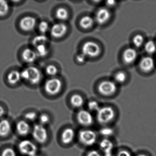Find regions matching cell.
I'll return each mask as SVG.
<instances>
[{"instance_id":"obj_1","label":"cell","mask_w":156,"mask_h":156,"mask_svg":"<svg viewBox=\"0 0 156 156\" xmlns=\"http://www.w3.org/2000/svg\"><path fill=\"white\" fill-rule=\"evenodd\" d=\"M22 79L31 84H39L42 80L41 72L39 68L33 66H28L21 71Z\"/></svg>"},{"instance_id":"obj_2","label":"cell","mask_w":156,"mask_h":156,"mask_svg":"<svg viewBox=\"0 0 156 156\" xmlns=\"http://www.w3.org/2000/svg\"><path fill=\"white\" fill-rule=\"evenodd\" d=\"M96 116L98 121L100 124H108L115 118V111L111 107H102L97 112Z\"/></svg>"},{"instance_id":"obj_3","label":"cell","mask_w":156,"mask_h":156,"mask_svg":"<svg viewBox=\"0 0 156 156\" xmlns=\"http://www.w3.org/2000/svg\"><path fill=\"white\" fill-rule=\"evenodd\" d=\"M62 87V81L57 77H51L46 80L44 85V89L48 94L56 95L61 91Z\"/></svg>"},{"instance_id":"obj_4","label":"cell","mask_w":156,"mask_h":156,"mask_svg":"<svg viewBox=\"0 0 156 156\" xmlns=\"http://www.w3.org/2000/svg\"><path fill=\"white\" fill-rule=\"evenodd\" d=\"M78 138L81 144L90 147L96 142L97 135L94 130L90 129H83L79 131Z\"/></svg>"},{"instance_id":"obj_5","label":"cell","mask_w":156,"mask_h":156,"mask_svg":"<svg viewBox=\"0 0 156 156\" xmlns=\"http://www.w3.org/2000/svg\"><path fill=\"white\" fill-rule=\"evenodd\" d=\"M20 152L27 156H34L37 154V146L34 142L28 140H24L21 141L19 144Z\"/></svg>"},{"instance_id":"obj_6","label":"cell","mask_w":156,"mask_h":156,"mask_svg":"<svg viewBox=\"0 0 156 156\" xmlns=\"http://www.w3.org/2000/svg\"><path fill=\"white\" fill-rule=\"evenodd\" d=\"M33 136L35 140L40 143H44L48 139V132L44 126L41 124L35 125L33 129Z\"/></svg>"},{"instance_id":"obj_7","label":"cell","mask_w":156,"mask_h":156,"mask_svg":"<svg viewBox=\"0 0 156 156\" xmlns=\"http://www.w3.org/2000/svg\"><path fill=\"white\" fill-rule=\"evenodd\" d=\"M100 49L98 44L93 42L85 43L82 48V53L87 57H95L100 53Z\"/></svg>"},{"instance_id":"obj_8","label":"cell","mask_w":156,"mask_h":156,"mask_svg":"<svg viewBox=\"0 0 156 156\" xmlns=\"http://www.w3.org/2000/svg\"><path fill=\"white\" fill-rule=\"evenodd\" d=\"M76 118L78 123L84 126H91L94 122V117L88 110H80L77 113Z\"/></svg>"},{"instance_id":"obj_9","label":"cell","mask_w":156,"mask_h":156,"mask_svg":"<svg viewBox=\"0 0 156 156\" xmlns=\"http://www.w3.org/2000/svg\"><path fill=\"white\" fill-rule=\"evenodd\" d=\"M116 90V85L112 81H104L100 83L98 86V91L103 95H111L114 94Z\"/></svg>"},{"instance_id":"obj_10","label":"cell","mask_w":156,"mask_h":156,"mask_svg":"<svg viewBox=\"0 0 156 156\" xmlns=\"http://www.w3.org/2000/svg\"><path fill=\"white\" fill-rule=\"evenodd\" d=\"M37 25V20L32 16H26L21 20L20 27L23 30L26 32L32 31Z\"/></svg>"},{"instance_id":"obj_11","label":"cell","mask_w":156,"mask_h":156,"mask_svg":"<svg viewBox=\"0 0 156 156\" xmlns=\"http://www.w3.org/2000/svg\"><path fill=\"white\" fill-rule=\"evenodd\" d=\"M67 26L62 23H57L51 26L50 29L51 34L55 38H61L66 34Z\"/></svg>"},{"instance_id":"obj_12","label":"cell","mask_w":156,"mask_h":156,"mask_svg":"<svg viewBox=\"0 0 156 156\" xmlns=\"http://www.w3.org/2000/svg\"><path fill=\"white\" fill-rule=\"evenodd\" d=\"M22 59L26 63H33L37 60L38 56L35 50L30 48H26L23 51Z\"/></svg>"},{"instance_id":"obj_13","label":"cell","mask_w":156,"mask_h":156,"mask_svg":"<svg viewBox=\"0 0 156 156\" xmlns=\"http://www.w3.org/2000/svg\"><path fill=\"white\" fill-rule=\"evenodd\" d=\"M110 12L106 8L100 9L97 12L95 20L99 24L105 23L110 19Z\"/></svg>"},{"instance_id":"obj_14","label":"cell","mask_w":156,"mask_h":156,"mask_svg":"<svg viewBox=\"0 0 156 156\" xmlns=\"http://www.w3.org/2000/svg\"><path fill=\"white\" fill-rule=\"evenodd\" d=\"M155 63L151 57H145L142 58L140 62V69L145 72H149L154 68Z\"/></svg>"},{"instance_id":"obj_15","label":"cell","mask_w":156,"mask_h":156,"mask_svg":"<svg viewBox=\"0 0 156 156\" xmlns=\"http://www.w3.org/2000/svg\"><path fill=\"white\" fill-rule=\"evenodd\" d=\"M75 136L74 130L71 128H67L63 131L62 134V141L64 144H69L73 142Z\"/></svg>"},{"instance_id":"obj_16","label":"cell","mask_w":156,"mask_h":156,"mask_svg":"<svg viewBox=\"0 0 156 156\" xmlns=\"http://www.w3.org/2000/svg\"><path fill=\"white\" fill-rule=\"evenodd\" d=\"M137 56V53L135 49L133 48H128L125 50L123 53V60L126 63H132L136 60Z\"/></svg>"},{"instance_id":"obj_17","label":"cell","mask_w":156,"mask_h":156,"mask_svg":"<svg viewBox=\"0 0 156 156\" xmlns=\"http://www.w3.org/2000/svg\"><path fill=\"white\" fill-rule=\"evenodd\" d=\"M17 132L22 136H26L29 134L30 127L29 123L25 120H21L17 123L16 126Z\"/></svg>"},{"instance_id":"obj_18","label":"cell","mask_w":156,"mask_h":156,"mask_svg":"<svg viewBox=\"0 0 156 156\" xmlns=\"http://www.w3.org/2000/svg\"><path fill=\"white\" fill-rule=\"evenodd\" d=\"M22 80L21 72L17 70H13L10 72L7 75V81L11 85H16Z\"/></svg>"},{"instance_id":"obj_19","label":"cell","mask_w":156,"mask_h":156,"mask_svg":"<svg viewBox=\"0 0 156 156\" xmlns=\"http://www.w3.org/2000/svg\"><path fill=\"white\" fill-rule=\"evenodd\" d=\"M11 125L7 119H2L0 121V136H7L10 133Z\"/></svg>"},{"instance_id":"obj_20","label":"cell","mask_w":156,"mask_h":156,"mask_svg":"<svg viewBox=\"0 0 156 156\" xmlns=\"http://www.w3.org/2000/svg\"><path fill=\"white\" fill-rule=\"evenodd\" d=\"M99 147L104 153H109L112 152L114 144L109 140L105 139L100 142Z\"/></svg>"},{"instance_id":"obj_21","label":"cell","mask_w":156,"mask_h":156,"mask_svg":"<svg viewBox=\"0 0 156 156\" xmlns=\"http://www.w3.org/2000/svg\"><path fill=\"white\" fill-rule=\"evenodd\" d=\"M34 47V50L36 51L38 57H45L49 54L50 50L46 44H39Z\"/></svg>"},{"instance_id":"obj_22","label":"cell","mask_w":156,"mask_h":156,"mask_svg":"<svg viewBox=\"0 0 156 156\" xmlns=\"http://www.w3.org/2000/svg\"><path fill=\"white\" fill-rule=\"evenodd\" d=\"M55 17L61 21H65L69 18V12L66 9L64 8H60L55 12Z\"/></svg>"},{"instance_id":"obj_23","label":"cell","mask_w":156,"mask_h":156,"mask_svg":"<svg viewBox=\"0 0 156 156\" xmlns=\"http://www.w3.org/2000/svg\"><path fill=\"white\" fill-rule=\"evenodd\" d=\"M48 41L49 39L45 34H41L34 37L32 41V43L33 45L35 47L39 44H47Z\"/></svg>"},{"instance_id":"obj_24","label":"cell","mask_w":156,"mask_h":156,"mask_svg":"<svg viewBox=\"0 0 156 156\" xmlns=\"http://www.w3.org/2000/svg\"><path fill=\"white\" fill-rule=\"evenodd\" d=\"M70 101L72 105L75 107H81L84 104L83 99L81 96L78 94H75L72 96Z\"/></svg>"},{"instance_id":"obj_25","label":"cell","mask_w":156,"mask_h":156,"mask_svg":"<svg viewBox=\"0 0 156 156\" xmlns=\"http://www.w3.org/2000/svg\"><path fill=\"white\" fill-rule=\"evenodd\" d=\"M94 23V20L90 16H85L81 19L80 24L82 28L85 29H89Z\"/></svg>"},{"instance_id":"obj_26","label":"cell","mask_w":156,"mask_h":156,"mask_svg":"<svg viewBox=\"0 0 156 156\" xmlns=\"http://www.w3.org/2000/svg\"><path fill=\"white\" fill-rule=\"evenodd\" d=\"M10 10V5L6 1L0 0V16H6Z\"/></svg>"},{"instance_id":"obj_27","label":"cell","mask_w":156,"mask_h":156,"mask_svg":"<svg viewBox=\"0 0 156 156\" xmlns=\"http://www.w3.org/2000/svg\"><path fill=\"white\" fill-rule=\"evenodd\" d=\"M45 73L51 78L55 77L58 74V68L53 65H49L45 68Z\"/></svg>"},{"instance_id":"obj_28","label":"cell","mask_w":156,"mask_h":156,"mask_svg":"<svg viewBox=\"0 0 156 156\" xmlns=\"http://www.w3.org/2000/svg\"><path fill=\"white\" fill-rule=\"evenodd\" d=\"M38 28L41 34H45L48 32L50 31L51 29L50 24L45 21H41L38 24Z\"/></svg>"},{"instance_id":"obj_29","label":"cell","mask_w":156,"mask_h":156,"mask_svg":"<svg viewBox=\"0 0 156 156\" xmlns=\"http://www.w3.org/2000/svg\"><path fill=\"white\" fill-rule=\"evenodd\" d=\"M145 50L147 53L153 54L156 52V44L153 41H148L145 44Z\"/></svg>"},{"instance_id":"obj_30","label":"cell","mask_w":156,"mask_h":156,"mask_svg":"<svg viewBox=\"0 0 156 156\" xmlns=\"http://www.w3.org/2000/svg\"><path fill=\"white\" fill-rule=\"evenodd\" d=\"M144 39L141 35L138 34L136 35L133 39L134 45L136 47H140L143 44Z\"/></svg>"},{"instance_id":"obj_31","label":"cell","mask_w":156,"mask_h":156,"mask_svg":"<svg viewBox=\"0 0 156 156\" xmlns=\"http://www.w3.org/2000/svg\"><path fill=\"white\" fill-rule=\"evenodd\" d=\"M88 107L89 110L92 111L97 112L100 108L99 104L97 101H91L88 103Z\"/></svg>"},{"instance_id":"obj_32","label":"cell","mask_w":156,"mask_h":156,"mask_svg":"<svg viewBox=\"0 0 156 156\" xmlns=\"http://www.w3.org/2000/svg\"><path fill=\"white\" fill-rule=\"evenodd\" d=\"M126 79V75L124 73L120 72L115 76V80L117 83H121L125 82Z\"/></svg>"},{"instance_id":"obj_33","label":"cell","mask_w":156,"mask_h":156,"mask_svg":"<svg viewBox=\"0 0 156 156\" xmlns=\"http://www.w3.org/2000/svg\"><path fill=\"white\" fill-rule=\"evenodd\" d=\"M1 156H17V155L14 150L11 148H7L3 151Z\"/></svg>"},{"instance_id":"obj_34","label":"cell","mask_w":156,"mask_h":156,"mask_svg":"<svg viewBox=\"0 0 156 156\" xmlns=\"http://www.w3.org/2000/svg\"><path fill=\"white\" fill-rule=\"evenodd\" d=\"M39 120H40V124L44 126L49 123L50 121V117L46 114H42L39 118Z\"/></svg>"},{"instance_id":"obj_35","label":"cell","mask_w":156,"mask_h":156,"mask_svg":"<svg viewBox=\"0 0 156 156\" xmlns=\"http://www.w3.org/2000/svg\"><path fill=\"white\" fill-rule=\"evenodd\" d=\"M113 132L114 131L112 129L109 127L103 128L100 131V133L102 135L106 137L111 136L113 134Z\"/></svg>"},{"instance_id":"obj_36","label":"cell","mask_w":156,"mask_h":156,"mask_svg":"<svg viewBox=\"0 0 156 156\" xmlns=\"http://www.w3.org/2000/svg\"><path fill=\"white\" fill-rule=\"evenodd\" d=\"M37 115L34 112H30L25 114V118L28 121H33L37 118Z\"/></svg>"},{"instance_id":"obj_37","label":"cell","mask_w":156,"mask_h":156,"mask_svg":"<svg viewBox=\"0 0 156 156\" xmlns=\"http://www.w3.org/2000/svg\"><path fill=\"white\" fill-rule=\"evenodd\" d=\"M116 156H132V155L128 151L122 150L118 152Z\"/></svg>"},{"instance_id":"obj_38","label":"cell","mask_w":156,"mask_h":156,"mask_svg":"<svg viewBox=\"0 0 156 156\" xmlns=\"http://www.w3.org/2000/svg\"><path fill=\"white\" fill-rule=\"evenodd\" d=\"M86 59V56L83 53L80 54L76 56V60H77V62L79 63L84 62Z\"/></svg>"},{"instance_id":"obj_39","label":"cell","mask_w":156,"mask_h":156,"mask_svg":"<svg viewBox=\"0 0 156 156\" xmlns=\"http://www.w3.org/2000/svg\"><path fill=\"white\" fill-rule=\"evenodd\" d=\"M87 156H103L101 153L96 150H92L87 153Z\"/></svg>"},{"instance_id":"obj_40","label":"cell","mask_w":156,"mask_h":156,"mask_svg":"<svg viewBox=\"0 0 156 156\" xmlns=\"http://www.w3.org/2000/svg\"><path fill=\"white\" fill-rule=\"evenodd\" d=\"M4 113H5V110L4 108L3 107L0 105V117H1L4 115Z\"/></svg>"},{"instance_id":"obj_41","label":"cell","mask_w":156,"mask_h":156,"mask_svg":"<svg viewBox=\"0 0 156 156\" xmlns=\"http://www.w3.org/2000/svg\"><path fill=\"white\" fill-rule=\"evenodd\" d=\"M115 1H108L107 2V4L109 6H113L115 5Z\"/></svg>"},{"instance_id":"obj_42","label":"cell","mask_w":156,"mask_h":156,"mask_svg":"<svg viewBox=\"0 0 156 156\" xmlns=\"http://www.w3.org/2000/svg\"><path fill=\"white\" fill-rule=\"evenodd\" d=\"M103 156H113V154H112V152L104 153V155Z\"/></svg>"},{"instance_id":"obj_43","label":"cell","mask_w":156,"mask_h":156,"mask_svg":"<svg viewBox=\"0 0 156 156\" xmlns=\"http://www.w3.org/2000/svg\"><path fill=\"white\" fill-rule=\"evenodd\" d=\"M137 156H147V155L145 154H139L138 155H137Z\"/></svg>"},{"instance_id":"obj_44","label":"cell","mask_w":156,"mask_h":156,"mask_svg":"<svg viewBox=\"0 0 156 156\" xmlns=\"http://www.w3.org/2000/svg\"><path fill=\"white\" fill-rule=\"evenodd\" d=\"M38 156V155H35V156Z\"/></svg>"}]
</instances>
